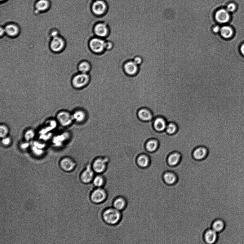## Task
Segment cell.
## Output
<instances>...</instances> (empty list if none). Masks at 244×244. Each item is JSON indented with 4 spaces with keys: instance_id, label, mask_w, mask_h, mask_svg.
I'll list each match as a JSON object with an SVG mask.
<instances>
[{
    "instance_id": "obj_1",
    "label": "cell",
    "mask_w": 244,
    "mask_h": 244,
    "mask_svg": "<svg viewBox=\"0 0 244 244\" xmlns=\"http://www.w3.org/2000/svg\"><path fill=\"white\" fill-rule=\"evenodd\" d=\"M103 219L107 224H115L120 220V211L115 208H110L105 210L103 213Z\"/></svg>"
},
{
    "instance_id": "obj_2",
    "label": "cell",
    "mask_w": 244,
    "mask_h": 244,
    "mask_svg": "<svg viewBox=\"0 0 244 244\" xmlns=\"http://www.w3.org/2000/svg\"><path fill=\"white\" fill-rule=\"evenodd\" d=\"M105 42L104 39L100 37L92 38L89 41V47L95 54L101 53L105 51Z\"/></svg>"
},
{
    "instance_id": "obj_3",
    "label": "cell",
    "mask_w": 244,
    "mask_h": 244,
    "mask_svg": "<svg viewBox=\"0 0 244 244\" xmlns=\"http://www.w3.org/2000/svg\"><path fill=\"white\" fill-rule=\"evenodd\" d=\"M90 79V76L88 74L81 73L76 75L73 78L72 85L76 89H82L88 85Z\"/></svg>"
},
{
    "instance_id": "obj_4",
    "label": "cell",
    "mask_w": 244,
    "mask_h": 244,
    "mask_svg": "<svg viewBox=\"0 0 244 244\" xmlns=\"http://www.w3.org/2000/svg\"><path fill=\"white\" fill-rule=\"evenodd\" d=\"M109 159L106 157H98L93 161L92 164L93 170L95 173H101L107 169Z\"/></svg>"
},
{
    "instance_id": "obj_5",
    "label": "cell",
    "mask_w": 244,
    "mask_h": 244,
    "mask_svg": "<svg viewBox=\"0 0 244 244\" xmlns=\"http://www.w3.org/2000/svg\"><path fill=\"white\" fill-rule=\"evenodd\" d=\"M60 167L64 172H72L76 168L77 162L75 159L71 157H65L60 159L59 163Z\"/></svg>"
},
{
    "instance_id": "obj_6",
    "label": "cell",
    "mask_w": 244,
    "mask_h": 244,
    "mask_svg": "<svg viewBox=\"0 0 244 244\" xmlns=\"http://www.w3.org/2000/svg\"><path fill=\"white\" fill-rule=\"evenodd\" d=\"M57 119L58 122L63 126H69L74 122L72 114L66 111L59 112Z\"/></svg>"
},
{
    "instance_id": "obj_7",
    "label": "cell",
    "mask_w": 244,
    "mask_h": 244,
    "mask_svg": "<svg viewBox=\"0 0 244 244\" xmlns=\"http://www.w3.org/2000/svg\"><path fill=\"white\" fill-rule=\"evenodd\" d=\"M92 164L91 163L87 164L81 173V180L85 184L90 183L93 179L95 172L93 170Z\"/></svg>"
},
{
    "instance_id": "obj_8",
    "label": "cell",
    "mask_w": 244,
    "mask_h": 244,
    "mask_svg": "<svg viewBox=\"0 0 244 244\" xmlns=\"http://www.w3.org/2000/svg\"><path fill=\"white\" fill-rule=\"evenodd\" d=\"M93 32L95 36L103 38L108 36L109 31V27L106 23H99L94 27Z\"/></svg>"
},
{
    "instance_id": "obj_9",
    "label": "cell",
    "mask_w": 244,
    "mask_h": 244,
    "mask_svg": "<svg viewBox=\"0 0 244 244\" xmlns=\"http://www.w3.org/2000/svg\"><path fill=\"white\" fill-rule=\"evenodd\" d=\"M75 123L80 124L84 122L87 118V112L81 108H76L72 113Z\"/></svg>"
},
{
    "instance_id": "obj_10",
    "label": "cell",
    "mask_w": 244,
    "mask_h": 244,
    "mask_svg": "<svg viewBox=\"0 0 244 244\" xmlns=\"http://www.w3.org/2000/svg\"><path fill=\"white\" fill-rule=\"evenodd\" d=\"M123 69L126 75L133 76L137 73L139 66L133 60H129L124 63Z\"/></svg>"
},
{
    "instance_id": "obj_11",
    "label": "cell",
    "mask_w": 244,
    "mask_h": 244,
    "mask_svg": "<svg viewBox=\"0 0 244 244\" xmlns=\"http://www.w3.org/2000/svg\"><path fill=\"white\" fill-rule=\"evenodd\" d=\"M107 6L104 1L96 0L94 2L91 7V9L94 14L98 16L103 15L106 11Z\"/></svg>"
},
{
    "instance_id": "obj_12",
    "label": "cell",
    "mask_w": 244,
    "mask_h": 244,
    "mask_svg": "<svg viewBox=\"0 0 244 244\" xmlns=\"http://www.w3.org/2000/svg\"><path fill=\"white\" fill-rule=\"evenodd\" d=\"M106 196L107 194L104 190L98 188L95 189L91 193V199L94 202L100 203L105 200Z\"/></svg>"
},
{
    "instance_id": "obj_13",
    "label": "cell",
    "mask_w": 244,
    "mask_h": 244,
    "mask_svg": "<svg viewBox=\"0 0 244 244\" xmlns=\"http://www.w3.org/2000/svg\"><path fill=\"white\" fill-rule=\"evenodd\" d=\"M65 46V42L63 39L58 36L54 37L51 41L50 48L54 52H58L61 51Z\"/></svg>"
},
{
    "instance_id": "obj_14",
    "label": "cell",
    "mask_w": 244,
    "mask_h": 244,
    "mask_svg": "<svg viewBox=\"0 0 244 244\" xmlns=\"http://www.w3.org/2000/svg\"><path fill=\"white\" fill-rule=\"evenodd\" d=\"M137 116L140 120L149 122L153 120L154 118L152 112L146 108H142L138 110Z\"/></svg>"
},
{
    "instance_id": "obj_15",
    "label": "cell",
    "mask_w": 244,
    "mask_h": 244,
    "mask_svg": "<svg viewBox=\"0 0 244 244\" xmlns=\"http://www.w3.org/2000/svg\"><path fill=\"white\" fill-rule=\"evenodd\" d=\"M231 16L226 9L224 8L218 10L215 15V20L220 23H225L228 22Z\"/></svg>"
},
{
    "instance_id": "obj_16",
    "label": "cell",
    "mask_w": 244,
    "mask_h": 244,
    "mask_svg": "<svg viewBox=\"0 0 244 244\" xmlns=\"http://www.w3.org/2000/svg\"><path fill=\"white\" fill-rule=\"evenodd\" d=\"M204 237L206 244H215L218 238V233L211 228L205 232Z\"/></svg>"
},
{
    "instance_id": "obj_17",
    "label": "cell",
    "mask_w": 244,
    "mask_h": 244,
    "mask_svg": "<svg viewBox=\"0 0 244 244\" xmlns=\"http://www.w3.org/2000/svg\"><path fill=\"white\" fill-rule=\"evenodd\" d=\"M167 123L163 117H158L154 119L153 126L157 132H163L166 130Z\"/></svg>"
},
{
    "instance_id": "obj_18",
    "label": "cell",
    "mask_w": 244,
    "mask_h": 244,
    "mask_svg": "<svg viewBox=\"0 0 244 244\" xmlns=\"http://www.w3.org/2000/svg\"><path fill=\"white\" fill-rule=\"evenodd\" d=\"M208 153V150L204 147H199L194 149L193 153L194 158L200 161L206 158Z\"/></svg>"
},
{
    "instance_id": "obj_19",
    "label": "cell",
    "mask_w": 244,
    "mask_h": 244,
    "mask_svg": "<svg viewBox=\"0 0 244 244\" xmlns=\"http://www.w3.org/2000/svg\"><path fill=\"white\" fill-rule=\"evenodd\" d=\"M181 157V155L178 152H175L171 154L167 159L168 165L172 166H176L180 162Z\"/></svg>"
},
{
    "instance_id": "obj_20",
    "label": "cell",
    "mask_w": 244,
    "mask_h": 244,
    "mask_svg": "<svg viewBox=\"0 0 244 244\" xmlns=\"http://www.w3.org/2000/svg\"><path fill=\"white\" fill-rule=\"evenodd\" d=\"M136 162L138 165L140 167L142 168H146L149 166L150 159L147 155L142 154L138 156Z\"/></svg>"
},
{
    "instance_id": "obj_21",
    "label": "cell",
    "mask_w": 244,
    "mask_h": 244,
    "mask_svg": "<svg viewBox=\"0 0 244 244\" xmlns=\"http://www.w3.org/2000/svg\"><path fill=\"white\" fill-rule=\"evenodd\" d=\"M163 180L166 184L172 185L175 184L177 181V177L174 173L168 171L164 173Z\"/></svg>"
},
{
    "instance_id": "obj_22",
    "label": "cell",
    "mask_w": 244,
    "mask_h": 244,
    "mask_svg": "<svg viewBox=\"0 0 244 244\" xmlns=\"http://www.w3.org/2000/svg\"><path fill=\"white\" fill-rule=\"evenodd\" d=\"M158 141L155 139H151L147 140L145 144V149L151 153L156 151L158 149Z\"/></svg>"
},
{
    "instance_id": "obj_23",
    "label": "cell",
    "mask_w": 244,
    "mask_h": 244,
    "mask_svg": "<svg viewBox=\"0 0 244 244\" xmlns=\"http://www.w3.org/2000/svg\"><path fill=\"white\" fill-rule=\"evenodd\" d=\"M225 227V224L224 220L222 219H218L213 222L211 228L219 233L223 231Z\"/></svg>"
},
{
    "instance_id": "obj_24",
    "label": "cell",
    "mask_w": 244,
    "mask_h": 244,
    "mask_svg": "<svg viewBox=\"0 0 244 244\" xmlns=\"http://www.w3.org/2000/svg\"><path fill=\"white\" fill-rule=\"evenodd\" d=\"M4 29L6 33L9 36H16L19 33V29L18 27L13 24H10L6 26Z\"/></svg>"
},
{
    "instance_id": "obj_25",
    "label": "cell",
    "mask_w": 244,
    "mask_h": 244,
    "mask_svg": "<svg viewBox=\"0 0 244 244\" xmlns=\"http://www.w3.org/2000/svg\"><path fill=\"white\" fill-rule=\"evenodd\" d=\"M91 63L88 61H83L80 63L78 66V69L81 73L87 74L91 71Z\"/></svg>"
},
{
    "instance_id": "obj_26",
    "label": "cell",
    "mask_w": 244,
    "mask_h": 244,
    "mask_svg": "<svg viewBox=\"0 0 244 244\" xmlns=\"http://www.w3.org/2000/svg\"><path fill=\"white\" fill-rule=\"evenodd\" d=\"M113 206L114 208L119 211L122 210L126 207V201L122 197H118L115 200Z\"/></svg>"
},
{
    "instance_id": "obj_27",
    "label": "cell",
    "mask_w": 244,
    "mask_h": 244,
    "mask_svg": "<svg viewBox=\"0 0 244 244\" xmlns=\"http://www.w3.org/2000/svg\"><path fill=\"white\" fill-rule=\"evenodd\" d=\"M49 7V3L46 0H39L36 5L37 10L39 11H43L46 10Z\"/></svg>"
},
{
    "instance_id": "obj_28",
    "label": "cell",
    "mask_w": 244,
    "mask_h": 244,
    "mask_svg": "<svg viewBox=\"0 0 244 244\" xmlns=\"http://www.w3.org/2000/svg\"><path fill=\"white\" fill-rule=\"evenodd\" d=\"M220 33L222 36L225 38H229L232 36L233 31L230 27L225 26L221 28Z\"/></svg>"
},
{
    "instance_id": "obj_29",
    "label": "cell",
    "mask_w": 244,
    "mask_h": 244,
    "mask_svg": "<svg viewBox=\"0 0 244 244\" xmlns=\"http://www.w3.org/2000/svg\"><path fill=\"white\" fill-rule=\"evenodd\" d=\"M177 126L175 123L170 122L167 123L166 129V131L168 134L172 135L176 132Z\"/></svg>"
},
{
    "instance_id": "obj_30",
    "label": "cell",
    "mask_w": 244,
    "mask_h": 244,
    "mask_svg": "<svg viewBox=\"0 0 244 244\" xmlns=\"http://www.w3.org/2000/svg\"><path fill=\"white\" fill-rule=\"evenodd\" d=\"M9 132V128L5 124H1L0 126V136L2 138L8 136Z\"/></svg>"
},
{
    "instance_id": "obj_31",
    "label": "cell",
    "mask_w": 244,
    "mask_h": 244,
    "mask_svg": "<svg viewBox=\"0 0 244 244\" xmlns=\"http://www.w3.org/2000/svg\"><path fill=\"white\" fill-rule=\"evenodd\" d=\"M104 179L102 176L98 175L93 179V184L96 187H102L104 184Z\"/></svg>"
},
{
    "instance_id": "obj_32",
    "label": "cell",
    "mask_w": 244,
    "mask_h": 244,
    "mask_svg": "<svg viewBox=\"0 0 244 244\" xmlns=\"http://www.w3.org/2000/svg\"><path fill=\"white\" fill-rule=\"evenodd\" d=\"M226 10L229 13H233L237 9V5L234 2H230L226 6Z\"/></svg>"
},
{
    "instance_id": "obj_33",
    "label": "cell",
    "mask_w": 244,
    "mask_h": 244,
    "mask_svg": "<svg viewBox=\"0 0 244 244\" xmlns=\"http://www.w3.org/2000/svg\"><path fill=\"white\" fill-rule=\"evenodd\" d=\"M12 142L11 138L9 136H7L2 138V143L4 146L8 147L10 145Z\"/></svg>"
},
{
    "instance_id": "obj_34",
    "label": "cell",
    "mask_w": 244,
    "mask_h": 244,
    "mask_svg": "<svg viewBox=\"0 0 244 244\" xmlns=\"http://www.w3.org/2000/svg\"><path fill=\"white\" fill-rule=\"evenodd\" d=\"M35 136V132L33 130H28L25 134V137L27 140L32 139Z\"/></svg>"
},
{
    "instance_id": "obj_35",
    "label": "cell",
    "mask_w": 244,
    "mask_h": 244,
    "mask_svg": "<svg viewBox=\"0 0 244 244\" xmlns=\"http://www.w3.org/2000/svg\"><path fill=\"white\" fill-rule=\"evenodd\" d=\"M114 44L111 41H106L105 44V50L111 51L114 48Z\"/></svg>"
},
{
    "instance_id": "obj_36",
    "label": "cell",
    "mask_w": 244,
    "mask_h": 244,
    "mask_svg": "<svg viewBox=\"0 0 244 244\" xmlns=\"http://www.w3.org/2000/svg\"><path fill=\"white\" fill-rule=\"evenodd\" d=\"M133 60L139 66L142 64L143 62L142 58L140 55H136L133 59Z\"/></svg>"
},
{
    "instance_id": "obj_37",
    "label": "cell",
    "mask_w": 244,
    "mask_h": 244,
    "mask_svg": "<svg viewBox=\"0 0 244 244\" xmlns=\"http://www.w3.org/2000/svg\"><path fill=\"white\" fill-rule=\"evenodd\" d=\"M28 144L27 143H23V144H22V146H21L22 148L26 149L28 146H29V144Z\"/></svg>"
},
{
    "instance_id": "obj_38",
    "label": "cell",
    "mask_w": 244,
    "mask_h": 244,
    "mask_svg": "<svg viewBox=\"0 0 244 244\" xmlns=\"http://www.w3.org/2000/svg\"><path fill=\"white\" fill-rule=\"evenodd\" d=\"M220 29V27L218 26H216L213 29V31L217 33L219 32Z\"/></svg>"
},
{
    "instance_id": "obj_39",
    "label": "cell",
    "mask_w": 244,
    "mask_h": 244,
    "mask_svg": "<svg viewBox=\"0 0 244 244\" xmlns=\"http://www.w3.org/2000/svg\"><path fill=\"white\" fill-rule=\"evenodd\" d=\"M5 33H6L5 30V29H2V28H1V36H3V35Z\"/></svg>"
},
{
    "instance_id": "obj_40",
    "label": "cell",
    "mask_w": 244,
    "mask_h": 244,
    "mask_svg": "<svg viewBox=\"0 0 244 244\" xmlns=\"http://www.w3.org/2000/svg\"><path fill=\"white\" fill-rule=\"evenodd\" d=\"M241 50L242 53L244 55V44H243L242 46H241Z\"/></svg>"
},
{
    "instance_id": "obj_41",
    "label": "cell",
    "mask_w": 244,
    "mask_h": 244,
    "mask_svg": "<svg viewBox=\"0 0 244 244\" xmlns=\"http://www.w3.org/2000/svg\"><path fill=\"white\" fill-rule=\"evenodd\" d=\"M157 94V93H156V94Z\"/></svg>"
},
{
    "instance_id": "obj_42",
    "label": "cell",
    "mask_w": 244,
    "mask_h": 244,
    "mask_svg": "<svg viewBox=\"0 0 244 244\" xmlns=\"http://www.w3.org/2000/svg\"><path fill=\"white\" fill-rule=\"evenodd\" d=\"M4 1V0H1V1Z\"/></svg>"
},
{
    "instance_id": "obj_43",
    "label": "cell",
    "mask_w": 244,
    "mask_h": 244,
    "mask_svg": "<svg viewBox=\"0 0 244 244\" xmlns=\"http://www.w3.org/2000/svg\"><path fill=\"white\" fill-rule=\"evenodd\" d=\"M243 193H244V192H243Z\"/></svg>"
}]
</instances>
